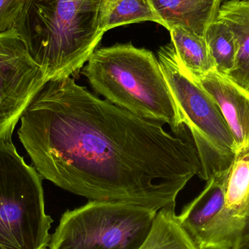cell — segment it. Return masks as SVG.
<instances>
[{"label": "cell", "instance_id": "obj_17", "mask_svg": "<svg viewBox=\"0 0 249 249\" xmlns=\"http://www.w3.org/2000/svg\"><path fill=\"white\" fill-rule=\"evenodd\" d=\"M26 0H0V35L15 30Z\"/></svg>", "mask_w": 249, "mask_h": 249}, {"label": "cell", "instance_id": "obj_4", "mask_svg": "<svg viewBox=\"0 0 249 249\" xmlns=\"http://www.w3.org/2000/svg\"><path fill=\"white\" fill-rule=\"evenodd\" d=\"M158 59L198 153L200 178L207 181L231 166L237 155L233 136L219 107L181 64L173 44L160 48Z\"/></svg>", "mask_w": 249, "mask_h": 249}, {"label": "cell", "instance_id": "obj_14", "mask_svg": "<svg viewBox=\"0 0 249 249\" xmlns=\"http://www.w3.org/2000/svg\"><path fill=\"white\" fill-rule=\"evenodd\" d=\"M225 206L233 216L249 219V152L237 155L228 168Z\"/></svg>", "mask_w": 249, "mask_h": 249}, {"label": "cell", "instance_id": "obj_15", "mask_svg": "<svg viewBox=\"0 0 249 249\" xmlns=\"http://www.w3.org/2000/svg\"><path fill=\"white\" fill-rule=\"evenodd\" d=\"M204 38L216 71L228 75L235 65L238 51L233 34L225 23L216 18L208 26Z\"/></svg>", "mask_w": 249, "mask_h": 249}, {"label": "cell", "instance_id": "obj_18", "mask_svg": "<svg viewBox=\"0 0 249 249\" xmlns=\"http://www.w3.org/2000/svg\"><path fill=\"white\" fill-rule=\"evenodd\" d=\"M232 249H249V231L248 233L237 244L236 247Z\"/></svg>", "mask_w": 249, "mask_h": 249}, {"label": "cell", "instance_id": "obj_16", "mask_svg": "<svg viewBox=\"0 0 249 249\" xmlns=\"http://www.w3.org/2000/svg\"><path fill=\"white\" fill-rule=\"evenodd\" d=\"M143 21L164 25L151 0H109L105 31L118 26Z\"/></svg>", "mask_w": 249, "mask_h": 249}, {"label": "cell", "instance_id": "obj_10", "mask_svg": "<svg viewBox=\"0 0 249 249\" xmlns=\"http://www.w3.org/2000/svg\"><path fill=\"white\" fill-rule=\"evenodd\" d=\"M164 27L178 26L204 36L208 26L216 20L222 0H151Z\"/></svg>", "mask_w": 249, "mask_h": 249}, {"label": "cell", "instance_id": "obj_1", "mask_svg": "<svg viewBox=\"0 0 249 249\" xmlns=\"http://www.w3.org/2000/svg\"><path fill=\"white\" fill-rule=\"evenodd\" d=\"M19 139L42 179L90 200L159 211L201 164L187 132L137 116L70 77L47 82L20 118Z\"/></svg>", "mask_w": 249, "mask_h": 249}, {"label": "cell", "instance_id": "obj_6", "mask_svg": "<svg viewBox=\"0 0 249 249\" xmlns=\"http://www.w3.org/2000/svg\"><path fill=\"white\" fill-rule=\"evenodd\" d=\"M157 212L131 203L90 200L62 215L48 249H139Z\"/></svg>", "mask_w": 249, "mask_h": 249}, {"label": "cell", "instance_id": "obj_8", "mask_svg": "<svg viewBox=\"0 0 249 249\" xmlns=\"http://www.w3.org/2000/svg\"><path fill=\"white\" fill-rule=\"evenodd\" d=\"M228 171L208 180L204 190L178 216L199 249H232L248 233L249 219L233 216L225 206Z\"/></svg>", "mask_w": 249, "mask_h": 249}, {"label": "cell", "instance_id": "obj_20", "mask_svg": "<svg viewBox=\"0 0 249 249\" xmlns=\"http://www.w3.org/2000/svg\"><path fill=\"white\" fill-rule=\"evenodd\" d=\"M222 1H223V0H222Z\"/></svg>", "mask_w": 249, "mask_h": 249}, {"label": "cell", "instance_id": "obj_5", "mask_svg": "<svg viewBox=\"0 0 249 249\" xmlns=\"http://www.w3.org/2000/svg\"><path fill=\"white\" fill-rule=\"evenodd\" d=\"M41 178L12 142H0V249H48L53 219Z\"/></svg>", "mask_w": 249, "mask_h": 249}, {"label": "cell", "instance_id": "obj_13", "mask_svg": "<svg viewBox=\"0 0 249 249\" xmlns=\"http://www.w3.org/2000/svg\"><path fill=\"white\" fill-rule=\"evenodd\" d=\"M175 206L158 211L150 232L139 249H199L180 224Z\"/></svg>", "mask_w": 249, "mask_h": 249}, {"label": "cell", "instance_id": "obj_7", "mask_svg": "<svg viewBox=\"0 0 249 249\" xmlns=\"http://www.w3.org/2000/svg\"><path fill=\"white\" fill-rule=\"evenodd\" d=\"M46 83L17 32L0 35V142H12L23 112Z\"/></svg>", "mask_w": 249, "mask_h": 249}, {"label": "cell", "instance_id": "obj_3", "mask_svg": "<svg viewBox=\"0 0 249 249\" xmlns=\"http://www.w3.org/2000/svg\"><path fill=\"white\" fill-rule=\"evenodd\" d=\"M82 74L105 100L137 116L186 130L158 57L131 43L96 50Z\"/></svg>", "mask_w": 249, "mask_h": 249}, {"label": "cell", "instance_id": "obj_9", "mask_svg": "<svg viewBox=\"0 0 249 249\" xmlns=\"http://www.w3.org/2000/svg\"><path fill=\"white\" fill-rule=\"evenodd\" d=\"M197 81L219 107L233 136L237 155L249 152V91L216 70Z\"/></svg>", "mask_w": 249, "mask_h": 249}, {"label": "cell", "instance_id": "obj_2", "mask_svg": "<svg viewBox=\"0 0 249 249\" xmlns=\"http://www.w3.org/2000/svg\"><path fill=\"white\" fill-rule=\"evenodd\" d=\"M109 0H26L15 31L46 81L70 77L102 40Z\"/></svg>", "mask_w": 249, "mask_h": 249}, {"label": "cell", "instance_id": "obj_11", "mask_svg": "<svg viewBox=\"0 0 249 249\" xmlns=\"http://www.w3.org/2000/svg\"><path fill=\"white\" fill-rule=\"evenodd\" d=\"M216 18L229 27L238 47L235 65L228 76L249 91V1L222 2Z\"/></svg>", "mask_w": 249, "mask_h": 249}, {"label": "cell", "instance_id": "obj_19", "mask_svg": "<svg viewBox=\"0 0 249 249\" xmlns=\"http://www.w3.org/2000/svg\"><path fill=\"white\" fill-rule=\"evenodd\" d=\"M241 1H249V0H241Z\"/></svg>", "mask_w": 249, "mask_h": 249}, {"label": "cell", "instance_id": "obj_12", "mask_svg": "<svg viewBox=\"0 0 249 249\" xmlns=\"http://www.w3.org/2000/svg\"><path fill=\"white\" fill-rule=\"evenodd\" d=\"M169 32L178 59L196 80L216 70L204 36L178 26Z\"/></svg>", "mask_w": 249, "mask_h": 249}]
</instances>
